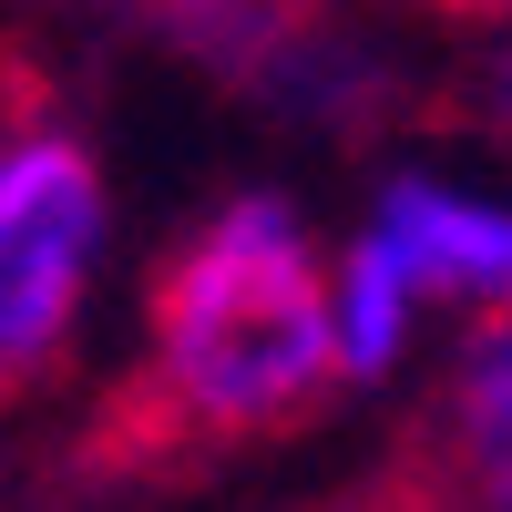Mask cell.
Masks as SVG:
<instances>
[{
    "label": "cell",
    "mask_w": 512,
    "mask_h": 512,
    "mask_svg": "<svg viewBox=\"0 0 512 512\" xmlns=\"http://www.w3.org/2000/svg\"><path fill=\"white\" fill-rule=\"evenodd\" d=\"M103 256V164L72 113L21 72L0 93V420L41 410L82 359V297Z\"/></svg>",
    "instance_id": "cell-2"
},
{
    "label": "cell",
    "mask_w": 512,
    "mask_h": 512,
    "mask_svg": "<svg viewBox=\"0 0 512 512\" xmlns=\"http://www.w3.org/2000/svg\"><path fill=\"white\" fill-rule=\"evenodd\" d=\"M154 11H164V21H175V11H185V0H154Z\"/></svg>",
    "instance_id": "cell-7"
},
{
    "label": "cell",
    "mask_w": 512,
    "mask_h": 512,
    "mask_svg": "<svg viewBox=\"0 0 512 512\" xmlns=\"http://www.w3.org/2000/svg\"><path fill=\"white\" fill-rule=\"evenodd\" d=\"M482 113L512 134V62H492V72H482Z\"/></svg>",
    "instance_id": "cell-6"
},
{
    "label": "cell",
    "mask_w": 512,
    "mask_h": 512,
    "mask_svg": "<svg viewBox=\"0 0 512 512\" xmlns=\"http://www.w3.org/2000/svg\"><path fill=\"white\" fill-rule=\"evenodd\" d=\"M349 400L338 267L287 195H226L144 277V349L52 451L62 502H164Z\"/></svg>",
    "instance_id": "cell-1"
},
{
    "label": "cell",
    "mask_w": 512,
    "mask_h": 512,
    "mask_svg": "<svg viewBox=\"0 0 512 512\" xmlns=\"http://www.w3.org/2000/svg\"><path fill=\"white\" fill-rule=\"evenodd\" d=\"M369 236L400 256L410 297H472L482 318L512 308V216H502V205L400 175L390 195H379V226Z\"/></svg>",
    "instance_id": "cell-3"
},
{
    "label": "cell",
    "mask_w": 512,
    "mask_h": 512,
    "mask_svg": "<svg viewBox=\"0 0 512 512\" xmlns=\"http://www.w3.org/2000/svg\"><path fill=\"white\" fill-rule=\"evenodd\" d=\"M410 277H400V256L379 246V236H359L349 256H338V359H349V390L359 379H379L400 359V338H410Z\"/></svg>",
    "instance_id": "cell-4"
},
{
    "label": "cell",
    "mask_w": 512,
    "mask_h": 512,
    "mask_svg": "<svg viewBox=\"0 0 512 512\" xmlns=\"http://www.w3.org/2000/svg\"><path fill=\"white\" fill-rule=\"evenodd\" d=\"M420 11H441V21H472V31H502V21H512V0H420Z\"/></svg>",
    "instance_id": "cell-5"
}]
</instances>
